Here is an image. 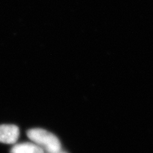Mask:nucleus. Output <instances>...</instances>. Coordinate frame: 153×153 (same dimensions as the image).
Segmentation results:
<instances>
[{
    "mask_svg": "<svg viewBox=\"0 0 153 153\" xmlns=\"http://www.w3.org/2000/svg\"><path fill=\"white\" fill-rule=\"evenodd\" d=\"M27 136L35 144L48 153H57L61 151L59 140L53 133L41 128L30 129Z\"/></svg>",
    "mask_w": 153,
    "mask_h": 153,
    "instance_id": "nucleus-1",
    "label": "nucleus"
},
{
    "mask_svg": "<svg viewBox=\"0 0 153 153\" xmlns=\"http://www.w3.org/2000/svg\"><path fill=\"white\" fill-rule=\"evenodd\" d=\"M19 128L13 124L0 125V142L8 144L15 143L19 137Z\"/></svg>",
    "mask_w": 153,
    "mask_h": 153,
    "instance_id": "nucleus-2",
    "label": "nucleus"
},
{
    "mask_svg": "<svg viewBox=\"0 0 153 153\" xmlns=\"http://www.w3.org/2000/svg\"><path fill=\"white\" fill-rule=\"evenodd\" d=\"M10 153H44V151L35 143L23 142L12 147Z\"/></svg>",
    "mask_w": 153,
    "mask_h": 153,
    "instance_id": "nucleus-3",
    "label": "nucleus"
},
{
    "mask_svg": "<svg viewBox=\"0 0 153 153\" xmlns=\"http://www.w3.org/2000/svg\"><path fill=\"white\" fill-rule=\"evenodd\" d=\"M57 153H66V152H62V151H61L60 152H57Z\"/></svg>",
    "mask_w": 153,
    "mask_h": 153,
    "instance_id": "nucleus-4",
    "label": "nucleus"
}]
</instances>
